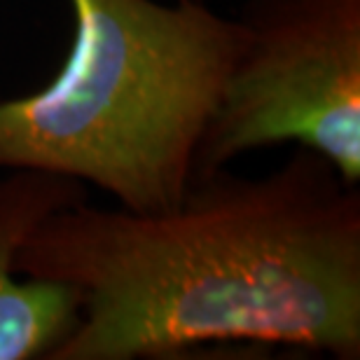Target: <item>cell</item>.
I'll use <instances>...</instances> for the list:
<instances>
[{"label":"cell","instance_id":"obj_1","mask_svg":"<svg viewBox=\"0 0 360 360\" xmlns=\"http://www.w3.org/2000/svg\"><path fill=\"white\" fill-rule=\"evenodd\" d=\"M80 295L52 360L176 358L211 342L360 358V190L311 150L267 176L190 180L167 213H54L17 257Z\"/></svg>","mask_w":360,"mask_h":360},{"label":"cell","instance_id":"obj_2","mask_svg":"<svg viewBox=\"0 0 360 360\" xmlns=\"http://www.w3.org/2000/svg\"><path fill=\"white\" fill-rule=\"evenodd\" d=\"M73 38L45 87L0 101V169H33L167 213L239 49V24L204 0H68Z\"/></svg>","mask_w":360,"mask_h":360},{"label":"cell","instance_id":"obj_3","mask_svg":"<svg viewBox=\"0 0 360 360\" xmlns=\"http://www.w3.org/2000/svg\"><path fill=\"white\" fill-rule=\"evenodd\" d=\"M239 49L194 176L281 143L360 183V0H246ZM192 176V178H194Z\"/></svg>","mask_w":360,"mask_h":360},{"label":"cell","instance_id":"obj_4","mask_svg":"<svg viewBox=\"0 0 360 360\" xmlns=\"http://www.w3.org/2000/svg\"><path fill=\"white\" fill-rule=\"evenodd\" d=\"M87 201V185L33 169L0 178V360H52L80 326V295L59 281L24 276L17 257L42 222Z\"/></svg>","mask_w":360,"mask_h":360}]
</instances>
